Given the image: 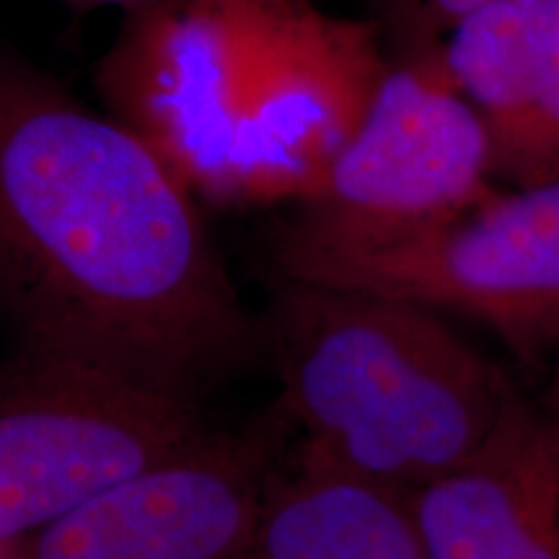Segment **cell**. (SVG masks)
Segmentation results:
<instances>
[{
  "label": "cell",
  "mask_w": 559,
  "mask_h": 559,
  "mask_svg": "<svg viewBox=\"0 0 559 559\" xmlns=\"http://www.w3.org/2000/svg\"><path fill=\"white\" fill-rule=\"evenodd\" d=\"M0 319L19 358L198 404L264 345L169 160L21 68H0Z\"/></svg>",
  "instance_id": "1"
},
{
  "label": "cell",
  "mask_w": 559,
  "mask_h": 559,
  "mask_svg": "<svg viewBox=\"0 0 559 559\" xmlns=\"http://www.w3.org/2000/svg\"><path fill=\"white\" fill-rule=\"evenodd\" d=\"M264 347L300 464L415 492L487 443L521 396L443 313L280 277Z\"/></svg>",
  "instance_id": "2"
},
{
  "label": "cell",
  "mask_w": 559,
  "mask_h": 559,
  "mask_svg": "<svg viewBox=\"0 0 559 559\" xmlns=\"http://www.w3.org/2000/svg\"><path fill=\"white\" fill-rule=\"evenodd\" d=\"M492 145L440 52L386 70L373 102L275 260L370 247L430 226L492 190Z\"/></svg>",
  "instance_id": "3"
},
{
  "label": "cell",
  "mask_w": 559,
  "mask_h": 559,
  "mask_svg": "<svg viewBox=\"0 0 559 559\" xmlns=\"http://www.w3.org/2000/svg\"><path fill=\"white\" fill-rule=\"evenodd\" d=\"M210 430L198 402L16 355L0 379V547L164 464Z\"/></svg>",
  "instance_id": "4"
},
{
  "label": "cell",
  "mask_w": 559,
  "mask_h": 559,
  "mask_svg": "<svg viewBox=\"0 0 559 559\" xmlns=\"http://www.w3.org/2000/svg\"><path fill=\"white\" fill-rule=\"evenodd\" d=\"M280 277L402 298L492 326L521 353L559 337V179L489 190L396 239L277 260Z\"/></svg>",
  "instance_id": "5"
},
{
  "label": "cell",
  "mask_w": 559,
  "mask_h": 559,
  "mask_svg": "<svg viewBox=\"0 0 559 559\" xmlns=\"http://www.w3.org/2000/svg\"><path fill=\"white\" fill-rule=\"evenodd\" d=\"M290 0H156L124 13L102 55L107 111L177 169L223 198L243 102Z\"/></svg>",
  "instance_id": "6"
},
{
  "label": "cell",
  "mask_w": 559,
  "mask_h": 559,
  "mask_svg": "<svg viewBox=\"0 0 559 559\" xmlns=\"http://www.w3.org/2000/svg\"><path fill=\"white\" fill-rule=\"evenodd\" d=\"M386 70L373 26L293 0L243 102L223 200L298 205L309 198Z\"/></svg>",
  "instance_id": "7"
},
{
  "label": "cell",
  "mask_w": 559,
  "mask_h": 559,
  "mask_svg": "<svg viewBox=\"0 0 559 559\" xmlns=\"http://www.w3.org/2000/svg\"><path fill=\"white\" fill-rule=\"evenodd\" d=\"M275 479L264 440L213 428L164 464L0 547V559H226Z\"/></svg>",
  "instance_id": "8"
},
{
  "label": "cell",
  "mask_w": 559,
  "mask_h": 559,
  "mask_svg": "<svg viewBox=\"0 0 559 559\" xmlns=\"http://www.w3.org/2000/svg\"><path fill=\"white\" fill-rule=\"evenodd\" d=\"M425 559H559V425L526 400L481 449L409 492Z\"/></svg>",
  "instance_id": "9"
},
{
  "label": "cell",
  "mask_w": 559,
  "mask_h": 559,
  "mask_svg": "<svg viewBox=\"0 0 559 559\" xmlns=\"http://www.w3.org/2000/svg\"><path fill=\"white\" fill-rule=\"evenodd\" d=\"M226 559H425V549L407 492L298 464L272 481Z\"/></svg>",
  "instance_id": "10"
},
{
  "label": "cell",
  "mask_w": 559,
  "mask_h": 559,
  "mask_svg": "<svg viewBox=\"0 0 559 559\" xmlns=\"http://www.w3.org/2000/svg\"><path fill=\"white\" fill-rule=\"evenodd\" d=\"M523 26L521 86L528 120L526 185L559 179V0H515Z\"/></svg>",
  "instance_id": "11"
},
{
  "label": "cell",
  "mask_w": 559,
  "mask_h": 559,
  "mask_svg": "<svg viewBox=\"0 0 559 559\" xmlns=\"http://www.w3.org/2000/svg\"><path fill=\"white\" fill-rule=\"evenodd\" d=\"M492 3L498 0H386L389 9L396 11L409 29L425 34L449 32L464 16Z\"/></svg>",
  "instance_id": "12"
},
{
  "label": "cell",
  "mask_w": 559,
  "mask_h": 559,
  "mask_svg": "<svg viewBox=\"0 0 559 559\" xmlns=\"http://www.w3.org/2000/svg\"><path fill=\"white\" fill-rule=\"evenodd\" d=\"M70 3L81 5V9H120L124 13L145 9V5L156 3V0H70Z\"/></svg>",
  "instance_id": "13"
},
{
  "label": "cell",
  "mask_w": 559,
  "mask_h": 559,
  "mask_svg": "<svg viewBox=\"0 0 559 559\" xmlns=\"http://www.w3.org/2000/svg\"><path fill=\"white\" fill-rule=\"evenodd\" d=\"M551 417H555L559 425V337H557V370H555V412H551Z\"/></svg>",
  "instance_id": "14"
}]
</instances>
